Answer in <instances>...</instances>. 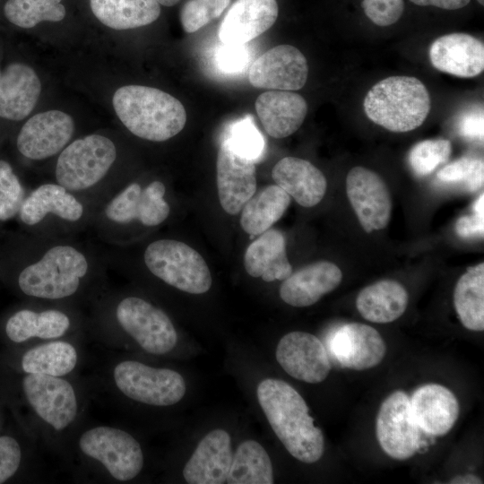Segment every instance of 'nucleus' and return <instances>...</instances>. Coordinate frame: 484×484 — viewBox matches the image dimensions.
I'll list each match as a JSON object with an SVG mask.
<instances>
[{"label": "nucleus", "instance_id": "48", "mask_svg": "<svg viewBox=\"0 0 484 484\" xmlns=\"http://www.w3.org/2000/svg\"><path fill=\"white\" fill-rule=\"evenodd\" d=\"M449 483L453 484H480L481 480L474 474L467 473L454 477Z\"/></svg>", "mask_w": 484, "mask_h": 484}, {"label": "nucleus", "instance_id": "31", "mask_svg": "<svg viewBox=\"0 0 484 484\" xmlns=\"http://www.w3.org/2000/svg\"><path fill=\"white\" fill-rule=\"evenodd\" d=\"M290 200V196L277 185L255 193L241 210V228L251 236L264 233L282 217Z\"/></svg>", "mask_w": 484, "mask_h": 484}, {"label": "nucleus", "instance_id": "34", "mask_svg": "<svg viewBox=\"0 0 484 484\" xmlns=\"http://www.w3.org/2000/svg\"><path fill=\"white\" fill-rule=\"evenodd\" d=\"M226 482L229 484L273 483L271 459L258 442L246 440L238 445L233 454Z\"/></svg>", "mask_w": 484, "mask_h": 484}, {"label": "nucleus", "instance_id": "16", "mask_svg": "<svg viewBox=\"0 0 484 484\" xmlns=\"http://www.w3.org/2000/svg\"><path fill=\"white\" fill-rule=\"evenodd\" d=\"M276 359L290 376L310 384L324 381L331 370L325 346L316 336L305 332L284 335L277 345Z\"/></svg>", "mask_w": 484, "mask_h": 484}, {"label": "nucleus", "instance_id": "5", "mask_svg": "<svg viewBox=\"0 0 484 484\" xmlns=\"http://www.w3.org/2000/svg\"><path fill=\"white\" fill-rule=\"evenodd\" d=\"M149 271L167 284L191 294H203L212 287V278L203 257L187 244L159 239L145 249Z\"/></svg>", "mask_w": 484, "mask_h": 484}, {"label": "nucleus", "instance_id": "25", "mask_svg": "<svg viewBox=\"0 0 484 484\" xmlns=\"http://www.w3.org/2000/svg\"><path fill=\"white\" fill-rule=\"evenodd\" d=\"M41 92V82L29 65L13 63L0 74V117L19 121L34 109Z\"/></svg>", "mask_w": 484, "mask_h": 484}, {"label": "nucleus", "instance_id": "20", "mask_svg": "<svg viewBox=\"0 0 484 484\" xmlns=\"http://www.w3.org/2000/svg\"><path fill=\"white\" fill-rule=\"evenodd\" d=\"M429 59L441 72L457 77H475L484 69V45L466 33L444 35L431 44Z\"/></svg>", "mask_w": 484, "mask_h": 484}, {"label": "nucleus", "instance_id": "44", "mask_svg": "<svg viewBox=\"0 0 484 484\" xmlns=\"http://www.w3.org/2000/svg\"><path fill=\"white\" fill-rule=\"evenodd\" d=\"M248 54L243 45H224L220 49L217 60L219 66L225 72L234 73L244 69Z\"/></svg>", "mask_w": 484, "mask_h": 484}, {"label": "nucleus", "instance_id": "29", "mask_svg": "<svg viewBox=\"0 0 484 484\" xmlns=\"http://www.w3.org/2000/svg\"><path fill=\"white\" fill-rule=\"evenodd\" d=\"M408 302V292L401 283L382 280L359 293L356 307L366 320L386 324L398 319L405 312Z\"/></svg>", "mask_w": 484, "mask_h": 484}, {"label": "nucleus", "instance_id": "17", "mask_svg": "<svg viewBox=\"0 0 484 484\" xmlns=\"http://www.w3.org/2000/svg\"><path fill=\"white\" fill-rule=\"evenodd\" d=\"M74 132L73 117L61 110L38 113L29 118L17 136V148L26 158L45 160L61 151Z\"/></svg>", "mask_w": 484, "mask_h": 484}, {"label": "nucleus", "instance_id": "3", "mask_svg": "<svg viewBox=\"0 0 484 484\" xmlns=\"http://www.w3.org/2000/svg\"><path fill=\"white\" fill-rule=\"evenodd\" d=\"M367 117L395 133L420 126L430 111V96L421 81L413 76L387 77L376 83L364 102Z\"/></svg>", "mask_w": 484, "mask_h": 484}, {"label": "nucleus", "instance_id": "30", "mask_svg": "<svg viewBox=\"0 0 484 484\" xmlns=\"http://www.w3.org/2000/svg\"><path fill=\"white\" fill-rule=\"evenodd\" d=\"M90 6L102 24L117 30L151 24L160 14L157 0H90Z\"/></svg>", "mask_w": 484, "mask_h": 484}, {"label": "nucleus", "instance_id": "50", "mask_svg": "<svg viewBox=\"0 0 484 484\" xmlns=\"http://www.w3.org/2000/svg\"><path fill=\"white\" fill-rule=\"evenodd\" d=\"M479 4H480L481 5L484 4V0H477Z\"/></svg>", "mask_w": 484, "mask_h": 484}, {"label": "nucleus", "instance_id": "1", "mask_svg": "<svg viewBox=\"0 0 484 484\" xmlns=\"http://www.w3.org/2000/svg\"><path fill=\"white\" fill-rule=\"evenodd\" d=\"M258 402L287 451L305 463L321 459L324 439L302 396L288 383L267 378L257 386Z\"/></svg>", "mask_w": 484, "mask_h": 484}, {"label": "nucleus", "instance_id": "6", "mask_svg": "<svg viewBox=\"0 0 484 484\" xmlns=\"http://www.w3.org/2000/svg\"><path fill=\"white\" fill-rule=\"evenodd\" d=\"M117 158V148L109 138L92 134L65 146L56 165L58 185L70 192L87 190L108 172Z\"/></svg>", "mask_w": 484, "mask_h": 484}, {"label": "nucleus", "instance_id": "33", "mask_svg": "<svg viewBox=\"0 0 484 484\" xmlns=\"http://www.w3.org/2000/svg\"><path fill=\"white\" fill-rule=\"evenodd\" d=\"M69 326V317L59 310L50 309L37 313L23 309L9 318L5 332L13 341L22 342L32 337L41 339L60 337Z\"/></svg>", "mask_w": 484, "mask_h": 484}, {"label": "nucleus", "instance_id": "32", "mask_svg": "<svg viewBox=\"0 0 484 484\" xmlns=\"http://www.w3.org/2000/svg\"><path fill=\"white\" fill-rule=\"evenodd\" d=\"M454 304L463 326L471 331L484 329V264L469 267L458 280Z\"/></svg>", "mask_w": 484, "mask_h": 484}, {"label": "nucleus", "instance_id": "36", "mask_svg": "<svg viewBox=\"0 0 484 484\" xmlns=\"http://www.w3.org/2000/svg\"><path fill=\"white\" fill-rule=\"evenodd\" d=\"M62 0H7V20L21 28H32L41 22H60L66 13Z\"/></svg>", "mask_w": 484, "mask_h": 484}, {"label": "nucleus", "instance_id": "28", "mask_svg": "<svg viewBox=\"0 0 484 484\" xmlns=\"http://www.w3.org/2000/svg\"><path fill=\"white\" fill-rule=\"evenodd\" d=\"M83 212V205L70 191L58 184L47 183L38 186L25 198L19 215L24 224L34 226L48 214L74 222L82 217Z\"/></svg>", "mask_w": 484, "mask_h": 484}, {"label": "nucleus", "instance_id": "35", "mask_svg": "<svg viewBox=\"0 0 484 484\" xmlns=\"http://www.w3.org/2000/svg\"><path fill=\"white\" fill-rule=\"evenodd\" d=\"M77 362L73 345L54 341L37 346L27 351L22 360V369L28 374L61 376L70 373Z\"/></svg>", "mask_w": 484, "mask_h": 484}, {"label": "nucleus", "instance_id": "8", "mask_svg": "<svg viewBox=\"0 0 484 484\" xmlns=\"http://www.w3.org/2000/svg\"><path fill=\"white\" fill-rule=\"evenodd\" d=\"M82 452L100 462L117 480L136 477L143 465L140 444L127 432L97 427L85 431L79 440Z\"/></svg>", "mask_w": 484, "mask_h": 484}, {"label": "nucleus", "instance_id": "46", "mask_svg": "<svg viewBox=\"0 0 484 484\" xmlns=\"http://www.w3.org/2000/svg\"><path fill=\"white\" fill-rule=\"evenodd\" d=\"M483 210H474V214L462 216L456 222V231L460 237L483 236Z\"/></svg>", "mask_w": 484, "mask_h": 484}, {"label": "nucleus", "instance_id": "47", "mask_svg": "<svg viewBox=\"0 0 484 484\" xmlns=\"http://www.w3.org/2000/svg\"><path fill=\"white\" fill-rule=\"evenodd\" d=\"M419 6H435L445 10H457L466 6L471 0H410Z\"/></svg>", "mask_w": 484, "mask_h": 484}, {"label": "nucleus", "instance_id": "24", "mask_svg": "<svg viewBox=\"0 0 484 484\" xmlns=\"http://www.w3.org/2000/svg\"><path fill=\"white\" fill-rule=\"evenodd\" d=\"M255 110L265 132L281 139L294 134L307 113L306 99L289 91H267L255 100Z\"/></svg>", "mask_w": 484, "mask_h": 484}, {"label": "nucleus", "instance_id": "21", "mask_svg": "<svg viewBox=\"0 0 484 484\" xmlns=\"http://www.w3.org/2000/svg\"><path fill=\"white\" fill-rule=\"evenodd\" d=\"M230 436L223 429L209 432L186 463L183 475L189 484H222L232 462Z\"/></svg>", "mask_w": 484, "mask_h": 484}, {"label": "nucleus", "instance_id": "40", "mask_svg": "<svg viewBox=\"0 0 484 484\" xmlns=\"http://www.w3.org/2000/svg\"><path fill=\"white\" fill-rule=\"evenodd\" d=\"M227 140L238 153L255 162L264 151V139L249 116L232 125Z\"/></svg>", "mask_w": 484, "mask_h": 484}, {"label": "nucleus", "instance_id": "4", "mask_svg": "<svg viewBox=\"0 0 484 484\" xmlns=\"http://www.w3.org/2000/svg\"><path fill=\"white\" fill-rule=\"evenodd\" d=\"M89 262L76 247L58 245L26 266L19 274L22 291L30 297L61 299L74 294L87 274Z\"/></svg>", "mask_w": 484, "mask_h": 484}, {"label": "nucleus", "instance_id": "10", "mask_svg": "<svg viewBox=\"0 0 484 484\" xmlns=\"http://www.w3.org/2000/svg\"><path fill=\"white\" fill-rule=\"evenodd\" d=\"M376 438L383 451L396 460L413 456L420 446V429L416 424L408 395L391 393L382 403L376 418Z\"/></svg>", "mask_w": 484, "mask_h": 484}, {"label": "nucleus", "instance_id": "39", "mask_svg": "<svg viewBox=\"0 0 484 484\" xmlns=\"http://www.w3.org/2000/svg\"><path fill=\"white\" fill-rule=\"evenodd\" d=\"M229 3L230 0H187L180 12L183 30L187 33L195 32L218 18Z\"/></svg>", "mask_w": 484, "mask_h": 484}, {"label": "nucleus", "instance_id": "12", "mask_svg": "<svg viewBox=\"0 0 484 484\" xmlns=\"http://www.w3.org/2000/svg\"><path fill=\"white\" fill-rule=\"evenodd\" d=\"M308 65L305 56L291 45L276 46L255 60L248 80L255 88L293 91L307 82Z\"/></svg>", "mask_w": 484, "mask_h": 484}, {"label": "nucleus", "instance_id": "45", "mask_svg": "<svg viewBox=\"0 0 484 484\" xmlns=\"http://www.w3.org/2000/svg\"><path fill=\"white\" fill-rule=\"evenodd\" d=\"M483 122L482 107L465 111L458 120V132L467 139L482 141Z\"/></svg>", "mask_w": 484, "mask_h": 484}, {"label": "nucleus", "instance_id": "49", "mask_svg": "<svg viewBox=\"0 0 484 484\" xmlns=\"http://www.w3.org/2000/svg\"><path fill=\"white\" fill-rule=\"evenodd\" d=\"M158 3L164 6H173L177 4L180 0H157Z\"/></svg>", "mask_w": 484, "mask_h": 484}, {"label": "nucleus", "instance_id": "19", "mask_svg": "<svg viewBox=\"0 0 484 484\" xmlns=\"http://www.w3.org/2000/svg\"><path fill=\"white\" fill-rule=\"evenodd\" d=\"M278 17L276 0H236L219 27L224 45L238 46L269 30Z\"/></svg>", "mask_w": 484, "mask_h": 484}, {"label": "nucleus", "instance_id": "2", "mask_svg": "<svg viewBox=\"0 0 484 484\" xmlns=\"http://www.w3.org/2000/svg\"><path fill=\"white\" fill-rule=\"evenodd\" d=\"M113 108L134 135L151 142L167 141L180 133L186 122L183 104L157 88L125 85L113 95Z\"/></svg>", "mask_w": 484, "mask_h": 484}, {"label": "nucleus", "instance_id": "9", "mask_svg": "<svg viewBox=\"0 0 484 484\" xmlns=\"http://www.w3.org/2000/svg\"><path fill=\"white\" fill-rule=\"evenodd\" d=\"M116 315L122 328L147 352L160 355L176 346L177 334L171 320L146 300L125 298L118 304Z\"/></svg>", "mask_w": 484, "mask_h": 484}, {"label": "nucleus", "instance_id": "7", "mask_svg": "<svg viewBox=\"0 0 484 484\" xmlns=\"http://www.w3.org/2000/svg\"><path fill=\"white\" fill-rule=\"evenodd\" d=\"M114 380L128 398L154 406H170L186 393L183 376L169 368H157L125 360L116 366Z\"/></svg>", "mask_w": 484, "mask_h": 484}, {"label": "nucleus", "instance_id": "26", "mask_svg": "<svg viewBox=\"0 0 484 484\" xmlns=\"http://www.w3.org/2000/svg\"><path fill=\"white\" fill-rule=\"evenodd\" d=\"M272 177L278 186L304 207L318 204L327 187L326 178L320 169L308 160L296 157L280 160L272 168Z\"/></svg>", "mask_w": 484, "mask_h": 484}, {"label": "nucleus", "instance_id": "43", "mask_svg": "<svg viewBox=\"0 0 484 484\" xmlns=\"http://www.w3.org/2000/svg\"><path fill=\"white\" fill-rule=\"evenodd\" d=\"M22 458L18 442L11 436H0V483L11 478L18 470Z\"/></svg>", "mask_w": 484, "mask_h": 484}, {"label": "nucleus", "instance_id": "11", "mask_svg": "<svg viewBox=\"0 0 484 484\" xmlns=\"http://www.w3.org/2000/svg\"><path fill=\"white\" fill-rule=\"evenodd\" d=\"M349 201L363 229L370 233L385 229L392 212L389 189L376 172L363 168H352L346 177Z\"/></svg>", "mask_w": 484, "mask_h": 484}, {"label": "nucleus", "instance_id": "38", "mask_svg": "<svg viewBox=\"0 0 484 484\" xmlns=\"http://www.w3.org/2000/svg\"><path fill=\"white\" fill-rule=\"evenodd\" d=\"M484 163L482 160L462 157L440 169L436 177L444 183H462L474 192L483 186Z\"/></svg>", "mask_w": 484, "mask_h": 484}, {"label": "nucleus", "instance_id": "14", "mask_svg": "<svg viewBox=\"0 0 484 484\" xmlns=\"http://www.w3.org/2000/svg\"><path fill=\"white\" fill-rule=\"evenodd\" d=\"M216 174L221 208L230 215L239 213L256 191L255 162L238 153L226 139L218 151Z\"/></svg>", "mask_w": 484, "mask_h": 484}, {"label": "nucleus", "instance_id": "42", "mask_svg": "<svg viewBox=\"0 0 484 484\" xmlns=\"http://www.w3.org/2000/svg\"><path fill=\"white\" fill-rule=\"evenodd\" d=\"M361 6L367 18L378 26L395 23L402 15L403 0H363Z\"/></svg>", "mask_w": 484, "mask_h": 484}, {"label": "nucleus", "instance_id": "22", "mask_svg": "<svg viewBox=\"0 0 484 484\" xmlns=\"http://www.w3.org/2000/svg\"><path fill=\"white\" fill-rule=\"evenodd\" d=\"M413 419L425 433L443 436L454 426L459 416V403L454 394L438 384L418 388L410 399Z\"/></svg>", "mask_w": 484, "mask_h": 484}, {"label": "nucleus", "instance_id": "37", "mask_svg": "<svg viewBox=\"0 0 484 484\" xmlns=\"http://www.w3.org/2000/svg\"><path fill=\"white\" fill-rule=\"evenodd\" d=\"M451 151V143L446 139L421 141L410 151L409 164L417 176H427L440 164L446 162Z\"/></svg>", "mask_w": 484, "mask_h": 484}, {"label": "nucleus", "instance_id": "27", "mask_svg": "<svg viewBox=\"0 0 484 484\" xmlns=\"http://www.w3.org/2000/svg\"><path fill=\"white\" fill-rule=\"evenodd\" d=\"M244 267L266 282L283 281L292 273L286 254V239L278 229H269L253 241L244 255Z\"/></svg>", "mask_w": 484, "mask_h": 484}, {"label": "nucleus", "instance_id": "13", "mask_svg": "<svg viewBox=\"0 0 484 484\" xmlns=\"http://www.w3.org/2000/svg\"><path fill=\"white\" fill-rule=\"evenodd\" d=\"M26 398L36 413L56 430L66 428L77 413L71 384L59 376L28 374L22 381Z\"/></svg>", "mask_w": 484, "mask_h": 484}, {"label": "nucleus", "instance_id": "15", "mask_svg": "<svg viewBox=\"0 0 484 484\" xmlns=\"http://www.w3.org/2000/svg\"><path fill=\"white\" fill-rule=\"evenodd\" d=\"M165 193L164 184L158 180L145 187L132 183L108 203L105 215L117 224L137 220L147 227L158 226L170 212L169 204L164 198Z\"/></svg>", "mask_w": 484, "mask_h": 484}, {"label": "nucleus", "instance_id": "23", "mask_svg": "<svg viewBox=\"0 0 484 484\" xmlns=\"http://www.w3.org/2000/svg\"><path fill=\"white\" fill-rule=\"evenodd\" d=\"M341 280L342 272L336 264L328 261L315 262L283 280L280 297L292 307H309L335 290Z\"/></svg>", "mask_w": 484, "mask_h": 484}, {"label": "nucleus", "instance_id": "18", "mask_svg": "<svg viewBox=\"0 0 484 484\" xmlns=\"http://www.w3.org/2000/svg\"><path fill=\"white\" fill-rule=\"evenodd\" d=\"M328 349L338 364L353 370H366L378 365L386 345L373 327L360 323L342 324L333 332Z\"/></svg>", "mask_w": 484, "mask_h": 484}, {"label": "nucleus", "instance_id": "41", "mask_svg": "<svg viewBox=\"0 0 484 484\" xmlns=\"http://www.w3.org/2000/svg\"><path fill=\"white\" fill-rule=\"evenodd\" d=\"M24 195V188L11 165L0 160V220H7L19 213Z\"/></svg>", "mask_w": 484, "mask_h": 484}]
</instances>
